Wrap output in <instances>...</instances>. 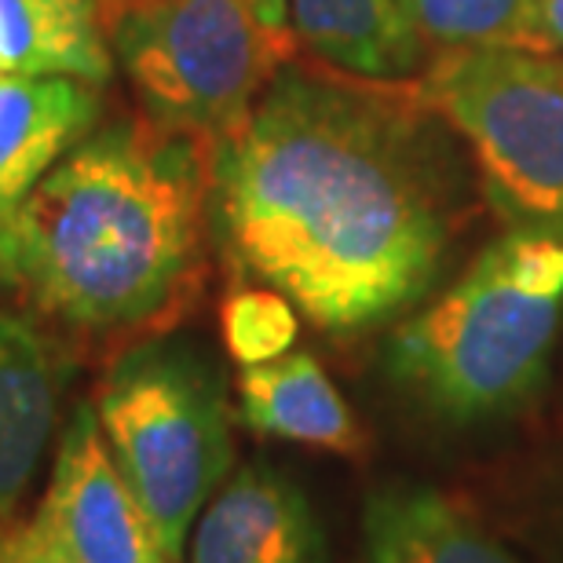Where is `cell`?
Returning <instances> with one entry per match:
<instances>
[{
	"mask_svg": "<svg viewBox=\"0 0 563 563\" xmlns=\"http://www.w3.org/2000/svg\"><path fill=\"white\" fill-rule=\"evenodd\" d=\"M0 563H70L48 542H41L30 523H0Z\"/></svg>",
	"mask_w": 563,
	"mask_h": 563,
	"instance_id": "18",
	"label": "cell"
},
{
	"mask_svg": "<svg viewBox=\"0 0 563 563\" xmlns=\"http://www.w3.org/2000/svg\"><path fill=\"white\" fill-rule=\"evenodd\" d=\"M358 563H523L465 505L428 483H388L363 505Z\"/></svg>",
	"mask_w": 563,
	"mask_h": 563,
	"instance_id": "11",
	"label": "cell"
},
{
	"mask_svg": "<svg viewBox=\"0 0 563 563\" xmlns=\"http://www.w3.org/2000/svg\"><path fill=\"white\" fill-rule=\"evenodd\" d=\"M92 407L121 476L179 563L190 527L234 465L228 377L201 344L151 336L107 366Z\"/></svg>",
	"mask_w": 563,
	"mask_h": 563,
	"instance_id": "4",
	"label": "cell"
},
{
	"mask_svg": "<svg viewBox=\"0 0 563 563\" xmlns=\"http://www.w3.org/2000/svg\"><path fill=\"white\" fill-rule=\"evenodd\" d=\"M256 4H261V11H264L267 19L286 22V26H292V22H289V4H286V0H256Z\"/></svg>",
	"mask_w": 563,
	"mask_h": 563,
	"instance_id": "19",
	"label": "cell"
},
{
	"mask_svg": "<svg viewBox=\"0 0 563 563\" xmlns=\"http://www.w3.org/2000/svg\"><path fill=\"white\" fill-rule=\"evenodd\" d=\"M70 363L44 330L0 311V523L30 490L55 432Z\"/></svg>",
	"mask_w": 563,
	"mask_h": 563,
	"instance_id": "9",
	"label": "cell"
},
{
	"mask_svg": "<svg viewBox=\"0 0 563 563\" xmlns=\"http://www.w3.org/2000/svg\"><path fill=\"white\" fill-rule=\"evenodd\" d=\"M107 41L143 118L209 151L245 125L300 44L256 0H121Z\"/></svg>",
	"mask_w": 563,
	"mask_h": 563,
	"instance_id": "5",
	"label": "cell"
},
{
	"mask_svg": "<svg viewBox=\"0 0 563 563\" xmlns=\"http://www.w3.org/2000/svg\"><path fill=\"white\" fill-rule=\"evenodd\" d=\"M26 523L70 563H173L136 490L121 476L92 402L74 407L48 487Z\"/></svg>",
	"mask_w": 563,
	"mask_h": 563,
	"instance_id": "7",
	"label": "cell"
},
{
	"mask_svg": "<svg viewBox=\"0 0 563 563\" xmlns=\"http://www.w3.org/2000/svg\"><path fill=\"white\" fill-rule=\"evenodd\" d=\"M523 48L563 59V0H534L531 22L523 33Z\"/></svg>",
	"mask_w": 563,
	"mask_h": 563,
	"instance_id": "17",
	"label": "cell"
},
{
	"mask_svg": "<svg viewBox=\"0 0 563 563\" xmlns=\"http://www.w3.org/2000/svg\"><path fill=\"white\" fill-rule=\"evenodd\" d=\"M220 330L234 363L261 366L292 352L300 322H297V308L286 297H278L275 289L250 286V289H234L223 300Z\"/></svg>",
	"mask_w": 563,
	"mask_h": 563,
	"instance_id": "16",
	"label": "cell"
},
{
	"mask_svg": "<svg viewBox=\"0 0 563 563\" xmlns=\"http://www.w3.org/2000/svg\"><path fill=\"white\" fill-rule=\"evenodd\" d=\"M292 33L314 63L388 85H418L432 52L396 0H286Z\"/></svg>",
	"mask_w": 563,
	"mask_h": 563,
	"instance_id": "12",
	"label": "cell"
},
{
	"mask_svg": "<svg viewBox=\"0 0 563 563\" xmlns=\"http://www.w3.org/2000/svg\"><path fill=\"white\" fill-rule=\"evenodd\" d=\"M418 92L465 146L505 231L563 242V59L527 48L439 52Z\"/></svg>",
	"mask_w": 563,
	"mask_h": 563,
	"instance_id": "6",
	"label": "cell"
},
{
	"mask_svg": "<svg viewBox=\"0 0 563 563\" xmlns=\"http://www.w3.org/2000/svg\"><path fill=\"white\" fill-rule=\"evenodd\" d=\"M0 74L114 77V52L96 0H0Z\"/></svg>",
	"mask_w": 563,
	"mask_h": 563,
	"instance_id": "14",
	"label": "cell"
},
{
	"mask_svg": "<svg viewBox=\"0 0 563 563\" xmlns=\"http://www.w3.org/2000/svg\"><path fill=\"white\" fill-rule=\"evenodd\" d=\"M239 421L256 435L286 443L358 454L363 432L341 388L308 352H286L239 374Z\"/></svg>",
	"mask_w": 563,
	"mask_h": 563,
	"instance_id": "13",
	"label": "cell"
},
{
	"mask_svg": "<svg viewBox=\"0 0 563 563\" xmlns=\"http://www.w3.org/2000/svg\"><path fill=\"white\" fill-rule=\"evenodd\" d=\"M424 48H523L534 0H396Z\"/></svg>",
	"mask_w": 563,
	"mask_h": 563,
	"instance_id": "15",
	"label": "cell"
},
{
	"mask_svg": "<svg viewBox=\"0 0 563 563\" xmlns=\"http://www.w3.org/2000/svg\"><path fill=\"white\" fill-rule=\"evenodd\" d=\"M563 325V242L505 231L388 333L380 369L428 421L479 428L542 396Z\"/></svg>",
	"mask_w": 563,
	"mask_h": 563,
	"instance_id": "3",
	"label": "cell"
},
{
	"mask_svg": "<svg viewBox=\"0 0 563 563\" xmlns=\"http://www.w3.org/2000/svg\"><path fill=\"white\" fill-rule=\"evenodd\" d=\"M206 239L209 146L118 118L22 198L0 231V286L74 330H136L187 297Z\"/></svg>",
	"mask_w": 563,
	"mask_h": 563,
	"instance_id": "2",
	"label": "cell"
},
{
	"mask_svg": "<svg viewBox=\"0 0 563 563\" xmlns=\"http://www.w3.org/2000/svg\"><path fill=\"white\" fill-rule=\"evenodd\" d=\"M103 88L81 77L0 74V231L37 179L99 125Z\"/></svg>",
	"mask_w": 563,
	"mask_h": 563,
	"instance_id": "10",
	"label": "cell"
},
{
	"mask_svg": "<svg viewBox=\"0 0 563 563\" xmlns=\"http://www.w3.org/2000/svg\"><path fill=\"white\" fill-rule=\"evenodd\" d=\"M187 542V563H330L308 490L267 461H250L223 479Z\"/></svg>",
	"mask_w": 563,
	"mask_h": 563,
	"instance_id": "8",
	"label": "cell"
},
{
	"mask_svg": "<svg viewBox=\"0 0 563 563\" xmlns=\"http://www.w3.org/2000/svg\"><path fill=\"white\" fill-rule=\"evenodd\" d=\"M465 173L418 85L292 59L209 151V239L319 333L358 336L432 297L468 220Z\"/></svg>",
	"mask_w": 563,
	"mask_h": 563,
	"instance_id": "1",
	"label": "cell"
}]
</instances>
